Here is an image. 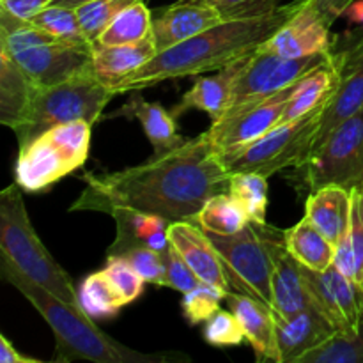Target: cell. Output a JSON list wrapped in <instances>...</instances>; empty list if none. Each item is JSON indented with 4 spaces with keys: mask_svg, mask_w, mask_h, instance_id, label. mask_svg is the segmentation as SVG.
<instances>
[{
    "mask_svg": "<svg viewBox=\"0 0 363 363\" xmlns=\"http://www.w3.org/2000/svg\"><path fill=\"white\" fill-rule=\"evenodd\" d=\"M84 181L71 213L110 215L113 209H135L170 222H191L209 199L229 191L230 174L206 131L142 165L110 174L89 172Z\"/></svg>",
    "mask_w": 363,
    "mask_h": 363,
    "instance_id": "cell-1",
    "label": "cell"
},
{
    "mask_svg": "<svg viewBox=\"0 0 363 363\" xmlns=\"http://www.w3.org/2000/svg\"><path fill=\"white\" fill-rule=\"evenodd\" d=\"M303 4L305 0H293L261 16L222 21L181 45L156 53L147 64L112 85L113 91L117 96L128 94L165 80L215 73L234 60L259 50V46L264 45L279 28H282Z\"/></svg>",
    "mask_w": 363,
    "mask_h": 363,
    "instance_id": "cell-2",
    "label": "cell"
},
{
    "mask_svg": "<svg viewBox=\"0 0 363 363\" xmlns=\"http://www.w3.org/2000/svg\"><path fill=\"white\" fill-rule=\"evenodd\" d=\"M0 272L6 282L16 287L28 303L41 314L55 335V362L87 360L96 363H181L190 357L179 351L140 353L106 335L91 315L77 305L59 300L45 287L32 282L16 266L0 259Z\"/></svg>",
    "mask_w": 363,
    "mask_h": 363,
    "instance_id": "cell-3",
    "label": "cell"
},
{
    "mask_svg": "<svg viewBox=\"0 0 363 363\" xmlns=\"http://www.w3.org/2000/svg\"><path fill=\"white\" fill-rule=\"evenodd\" d=\"M0 255L53 296L80 307L71 277L52 257L35 233L16 181L0 194Z\"/></svg>",
    "mask_w": 363,
    "mask_h": 363,
    "instance_id": "cell-4",
    "label": "cell"
},
{
    "mask_svg": "<svg viewBox=\"0 0 363 363\" xmlns=\"http://www.w3.org/2000/svg\"><path fill=\"white\" fill-rule=\"evenodd\" d=\"M116 96L112 85L99 80L91 67L52 87L35 89L27 113L13 128L18 149L27 147L39 135L60 124L77 121L98 123L105 106Z\"/></svg>",
    "mask_w": 363,
    "mask_h": 363,
    "instance_id": "cell-5",
    "label": "cell"
},
{
    "mask_svg": "<svg viewBox=\"0 0 363 363\" xmlns=\"http://www.w3.org/2000/svg\"><path fill=\"white\" fill-rule=\"evenodd\" d=\"M222 259L234 293L248 294L272 307V275L277 252L286 245V230L252 222L233 236L208 233Z\"/></svg>",
    "mask_w": 363,
    "mask_h": 363,
    "instance_id": "cell-6",
    "label": "cell"
},
{
    "mask_svg": "<svg viewBox=\"0 0 363 363\" xmlns=\"http://www.w3.org/2000/svg\"><path fill=\"white\" fill-rule=\"evenodd\" d=\"M91 128L85 121L60 124L20 149L14 177L21 190L28 194L48 190L80 169L89 158Z\"/></svg>",
    "mask_w": 363,
    "mask_h": 363,
    "instance_id": "cell-7",
    "label": "cell"
},
{
    "mask_svg": "<svg viewBox=\"0 0 363 363\" xmlns=\"http://www.w3.org/2000/svg\"><path fill=\"white\" fill-rule=\"evenodd\" d=\"M325 106L326 103L291 123H280L257 140L222 155L227 172H257L269 179L291 167L301 169L312 155Z\"/></svg>",
    "mask_w": 363,
    "mask_h": 363,
    "instance_id": "cell-8",
    "label": "cell"
},
{
    "mask_svg": "<svg viewBox=\"0 0 363 363\" xmlns=\"http://www.w3.org/2000/svg\"><path fill=\"white\" fill-rule=\"evenodd\" d=\"M303 179L312 190L339 184L351 188L363 184V108L344 121L315 149L303 167Z\"/></svg>",
    "mask_w": 363,
    "mask_h": 363,
    "instance_id": "cell-9",
    "label": "cell"
},
{
    "mask_svg": "<svg viewBox=\"0 0 363 363\" xmlns=\"http://www.w3.org/2000/svg\"><path fill=\"white\" fill-rule=\"evenodd\" d=\"M298 82L284 91L229 108L220 119L213 121L208 133L220 156L257 140L279 126Z\"/></svg>",
    "mask_w": 363,
    "mask_h": 363,
    "instance_id": "cell-10",
    "label": "cell"
},
{
    "mask_svg": "<svg viewBox=\"0 0 363 363\" xmlns=\"http://www.w3.org/2000/svg\"><path fill=\"white\" fill-rule=\"evenodd\" d=\"M332 53L311 57H282L268 50H255L241 77L238 78L229 108L291 87L312 69L321 66Z\"/></svg>",
    "mask_w": 363,
    "mask_h": 363,
    "instance_id": "cell-11",
    "label": "cell"
},
{
    "mask_svg": "<svg viewBox=\"0 0 363 363\" xmlns=\"http://www.w3.org/2000/svg\"><path fill=\"white\" fill-rule=\"evenodd\" d=\"M315 307L335 326L337 335H353L363 325V286L335 266L315 272L303 266Z\"/></svg>",
    "mask_w": 363,
    "mask_h": 363,
    "instance_id": "cell-12",
    "label": "cell"
},
{
    "mask_svg": "<svg viewBox=\"0 0 363 363\" xmlns=\"http://www.w3.org/2000/svg\"><path fill=\"white\" fill-rule=\"evenodd\" d=\"M333 18L319 0H305L301 9L259 48L282 57H311L332 53Z\"/></svg>",
    "mask_w": 363,
    "mask_h": 363,
    "instance_id": "cell-13",
    "label": "cell"
},
{
    "mask_svg": "<svg viewBox=\"0 0 363 363\" xmlns=\"http://www.w3.org/2000/svg\"><path fill=\"white\" fill-rule=\"evenodd\" d=\"M94 43L59 41L38 46L14 55L32 84L38 89L66 82L91 67Z\"/></svg>",
    "mask_w": 363,
    "mask_h": 363,
    "instance_id": "cell-14",
    "label": "cell"
},
{
    "mask_svg": "<svg viewBox=\"0 0 363 363\" xmlns=\"http://www.w3.org/2000/svg\"><path fill=\"white\" fill-rule=\"evenodd\" d=\"M340 77L335 94L326 103L321 124L315 133L312 152L328 138L337 126L363 108V38L339 52Z\"/></svg>",
    "mask_w": 363,
    "mask_h": 363,
    "instance_id": "cell-15",
    "label": "cell"
},
{
    "mask_svg": "<svg viewBox=\"0 0 363 363\" xmlns=\"http://www.w3.org/2000/svg\"><path fill=\"white\" fill-rule=\"evenodd\" d=\"M222 21V14L215 7L199 0H179L152 18L151 38L160 53L188 41Z\"/></svg>",
    "mask_w": 363,
    "mask_h": 363,
    "instance_id": "cell-16",
    "label": "cell"
},
{
    "mask_svg": "<svg viewBox=\"0 0 363 363\" xmlns=\"http://www.w3.org/2000/svg\"><path fill=\"white\" fill-rule=\"evenodd\" d=\"M275 315L280 363H300L305 354L318 350L337 335V330L318 307L293 315Z\"/></svg>",
    "mask_w": 363,
    "mask_h": 363,
    "instance_id": "cell-17",
    "label": "cell"
},
{
    "mask_svg": "<svg viewBox=\"0 0 363 363\" xmlns=\"http://www.w3.org/2000/svg\"><path fill=\"white\" fill-rule=\"evenodd\" d=\"M252 55H254V52L234 60L222 69L215 71L211 77L199 74L190 91L184 92L179 105L174 106V116H181L186 110H201V112L208 113L211 121L220 119L230 106L238 78L241 77Z\"/></svg>",
    "mask_w": 363,
    "mask_h": 363,
    "instance_id": "cell-18",
    "label": "cell"
},
{
    "mask_svg": "<svg viewBox=\"0 0 363 363\" xmlns=\"http://www.w3.org/2000/svg\"><path fill=\"white\" fill-rule=\"evenodd\" d=\"M170 245L184 257L201 282L220 287L227 294L233 293L223 272L222 259L211 238L194 222H172L169 227Z\"/></svg>",
    "mask_w": 363,
    "mask_h": 363,
    "instance_id": "cell-19",
    "label": "cell"
},
{
    "mask_svg": "<svg viewBox=\"0 0 363 363\" xmlns=\"http://www.w3.org/2000/svg\"><path fill=\"white\" fill-rule=\"evenodd\" d=\"M110 216L116 222L117 233L106 255H124L138 247L152 248L160 254L169 250L170 220L135 209H113Z\"/></svg>",
    "mask_w": 363,
    "mask_h": 363,
    "instance_id": "cell-20",
    "label": "cell"
},
{
    "mask_svg": "<svg viewBox=\"0 0 363 363\" xmlns=\"http://www.w3.org/2000/svg\"><path fill=\"white\" fill-rule=\"evenodd\" d=\"M225 300L230 311L240 319L247 342L254 350L257 362L280 363L275 315L272 307L248 294L234 293V291L227 294Z\"/></svg>",
    "mask_w": 363,
    "mask_h": 363,
    "instance_id": "cell-21",
    "label": "cell"
},
{
    "mask_svg": "<svg viewBox=\"0 0 363 363\" xmlns=\"http://www.w3.org/2000/svg\"><path fill=\"white\" fill-rule=\"evenodd\" d=\"M272 311L277 315H293L315 307L303 266L287 252L286 245L277 252L272 275Z\"/></svg>",
    "mask_w": 363,
    "mask_h": 363,
    "instance_id": "cell-22",
    "label": "cell"
},
{
    "mask_svg": "<svg viewBox=\"0 0 363 363\" xmlns=\"http://www.w3.org/2000/svg\"><path fill=\"white\" fill-rule=\"evenodd\" d=\"M130 117L137 119L145 131V137L151 142L155 155H163L172 149L183 145L184 138L177 133L176 116L160 103H149L138 94V91L131 92V98L126 105L121 106L116 113L110 117Z\"/></svg>",
    "mask_w": 363,
    "mask_h": 363,
    "instance_id": "cell-23",
    "label": "cell"
},
{
    "mask_svg": "<svg viewBox=\"0 0 363 363\" xmlns=\"http://www.w3.org/2000/svg\"><path fill=\"white\" fill-rule=\"evenodd\" d=\"M351 190L328 184L312 190L305 202V216L337 247L350 229Z\"/></svg>",
    "mask_w": 363,
    "mask_h": 363,
    "instance_id": "cell-24",
    "label": "cell"
},
{
    "mask_svg": "<svg viewBox=\"0 0 363 363\" xmlns=\"http://www.w3.org/2000/svg\"><path fill=\"white\" fill-rule=\"evenodd\" d=\"M339 77V52H333L321 66L312 69L311 73H307L298 82L296 89H294L293 96L287 103L286 112H284L282 123H291V121L307 116L312 110L328 103L330 98L335 94Z\"/></svg>",
    "mask_w": 363,
    "mask_h": 363,
    "instance_id": "cell-25",
    "label": "cell"
},
{
    "mask_svg": "<svg viewBox=\"0 0 363 363\" xmlns=\"http://www.w3.org/2000/svg\"><path fill=\"white\" fill-rule=\"evenodd\" d=\"M156 53L158 50H156L151 35L142 41L130 43V45L103 46L94 43L91 69L94 71L99 80L108 85H116L128 74L135 73L138 67L147 64Z\"/></svg>",
    "mask_w": 363,
    "mask_h": 363,
    "instance_id": "cell-26",
    "label": "cell"
},
{
    "mask_svg": "<svg viewBox=\"0 0 363 363\" xmlns=\"http://www.w3.org/2000/svg\"><path fill=\"white\" fill-rule=\"evenodd\" d=\"M35 89L20 64L0 48V123L4 126L13 130L23 119Z\"/></svg>",
    "mask_w": 363,
    "mask_h": 363,
    "instance_id": "cell-27",
    "label": "cell"
},
{
    "mask_svg": "<svg viewBox=\"0 0 363 363\" xmlns=\"http://www.w3.org/2000/svg\"><path fill=\"white\" fill-rule=\"evenodd\" d=\"M286 248L301 266L325 272L333 266L335 245L305 216L294 227L286 230Z\"/></svg>",
    "mask_w": 363,
    "mask_h": 363,
    "instance_id": "cell-28",
    "label": "cell"
},
{
    "mask_svg": "<svg viewBox=\"0 0 363 363\" xmlns=\"http://www.w3.org/2000/svg\"><path fill=\"white\" fill-rule=\"evenodd\" d=\"M191 222L206 233L233 236L250 223V216L241 202L225 191L209 199Z\"/></svg>",
    "mask_w": 363,
    "mask_h": 363,
    "instance_id": "cell-29",
    "label": "cell"
},
{
    "mask_svg": "<svg viewBox=\"0 0 363 363\" xmlns=\"http://www.w3.org/2000/svg\"><path fill=\"white\" fill-rule=\"evenodd\" d=\"M152 16L151 11L144 4V0L126 7L123 13L113 18L112 23L99 34L96 39L98 45L117 46L130 45V43L142 41L151 35Z\"/></svg>",
    "mask_w": 363,
    "mask_h": 363,
    "instance_id": "cell-30",
    "label": "cell"
},
{
    "mask_svg": "<svg viewBox=\"0 0 363 363\" xmlns=\"http://www.w3.org/2000/svg\"><path fill=\"white\" fill-rule=\"evenodd\" d=\"M78 301L92 319L116 318L124 307L123 300L106 279L105 272H96L85 277L78 289Z\"/></svg>",
    "mask_w": 363,
    "mask_h": 363,
    "instance_id": "cell-31",
    "label": "cell"
},
{
    "mask_svg": "<svg viewBox=\"0 0 363 363\" xmlns=\"http://www.w3.org/2000/svg\"><path fill=\"white\" fill-rule=\"evenodd\" d=\"M268 177L257 172L230 174L229 194L247 209L252 222L266 223L268 211Z\"/></svg>",
    "mask_w": 363,
    "mask_h": 363,
    "instance_id": "cell-32",
    "label": "cell"
},
{
    "mask_svg": "<svg viewBox=\"0 0 363 363\" xmlns=\"http://www.w3.org/2000/svg\"><path fill=\"white\" fill-rule=\"evenodd\" d=\"M32 25L43 28V30L50 32L52 35L59 38L60 41L67 43H91L85 38L84 30H82L80 20H78V13L74 7L66 6H52L45 7L41 13L35 14L30 20Z\"/></svg>",
    "mask_w": 363,
    "mask_h": 363,
    "instance_id": "cell-33",
    "label": "cell"
},
{
    "mask_svg": "<svg viewBox=\"0 0 363 363\" xmlns=\"http://www.w3.org/2000/svg\"><path fill=\"white\" fill-rule=\"evenodd\" d=\"M300 363H363V325L353 335H335Z\"/></svg>",
    "mask_w": 363,
    "mask_h": 363,
    "instance_id": "cell-34",
    "label": "cell"
},
{
    "mask_svg": "<svg viewBox=\"0 0 363 363\" xmlns=\"http://www.w3.org/2000/svg\"><path fill=\"white\" fill-rule=\"evenodd\" d=\"M137 2L140 0H92L82 4L80 7H77V13L85 38L91 43H96L99 34L112 23L117 14Z\"/></svg>",
    "mask_w": 363,
    "mask_h": 363,
    "instance_id": "cell-35",
    "label": "cell"
},
{
    "mask_svg": "<svg viewBox=\"0 0 363 363\" xmlns=\"http://www.w3.org/2000/svg\"><path fill=\"white\" fill-rule=\"evenodd\" d=\"M225 296L227 293L220 287L201 282L190 293L183 294V301H181L183 315L190 325L206 323L220 311V303L225 300Z\"/></svg>",
    "mask_w": 363,
    "mask_h": 363,
    "instance_id": "cell-36",
    "label": "cell"
},
{
    "mask_svg": "<svg viewBox=\"0 0 363 363\" xmlns=\"http://www.w3.org/2000/svg\"><path fill=\"white\" fill-rule=\"evenodd\" d=\"M103 272L124 305L133 303L144 293L145 280L123 255H106V268Z\"/></svg>",
    "mask_w": 363,
    "mask_h": 363,
    "instance_id": "cell-37",
    "label": "cell"
},
{
    "mask_svg": "<svg viewBox=\"0 0 363 363\" xmlns=\"http://www.w3.org/2000/svg\"><path fill=\"white\" fill-rule=\"evenodd\" d=\"M206 342L216 347L240 346L243 340H247L241 326L240 319L236 318L233 311H222L220 308L215 315L206 321L204 326Z\"/></svg>",
    "mask_w": 363,
    "mask_h": 363,
    "instance_id": "cell-38",
    "label": "cell"
},
{
    "mask_svg": "<svg viewBox=\"0 0 363 363\" xmlns=\"http://www.w3.org/2000/svg\"><path fill=\"white\" fill-rule=\"evenodd\" d=\"M59 41V38L43 30V28L35 27L30 21L18 25L11 32H0V48L9 53L11 57L18 55L21 52H27L30 48H38V46L52 45V43Z\"/></svg>",
    "mask_w": 363,
    "mask_h": 363,
    "instance_id": "cell-39",
    "label": "cell"
},
{
    "mask_svg": "<svg viewBox=\"0 0 363 363\" xmlns=\"http://www.w3.org/2000/svg\"><path fill=\"white\" fill-rule=\"evenodd\" d=\"M131 262L145 284L165 287V254L147 247H138L123 255Z\"/></svg>",
    "mask_w": 363,
    "mask_h": 363,
    "instance_id": "cell-40",
    "label": "cell"
},
{
    "mask_svg": "<svg viewBox=\"0 0 363 363\" xmlns=\"http://www.w3.org/2000/svg\"><path fill=\"white\" fill-rule=\"evenodd\" d=\"M199 284H201V279L195 275L183 255L170 245L169 250L165 252V287L186 294Z\"/></svg>",
    "mask_w": 363,
    "mask_h": 363,
    "instance_id": "cell-41",
    "label": "cell"
},
{
    "mask_svg": "<svg viewBox=\"0 0 363 363\" xmlns=\"http://www.w3.org/2000/svg\"><path fill=\"white\" fill-rule=\"evenodd\" d=\"M202 4L215 7L222 14L223 21L238 18H252L272 13L279 7V0H199Z\"/></svg>",
    "mask_w": 363,
    "mask_h": 363,
    "instance_id": "cell-42",
    "label": "cell"
},
{
    "mask_svg": "<svg viewBox=\"0 0 363 363\" xmlns=\"http://www.w3.org/2000/svg\"><path fill=\"white\" fill-rule=\"evenodd\" d=\"M354 259H357V280L363 286V184L351 188V213L347 229Z\"/></svg>",
    "mask_w": 363,
    "mask_h": 363,
    "instance_id": "cell-43",
    "label": "cell"
},
{
    "mask_svg": "<svg viewBox=\"0 0 363 363\" xmlns=\"http://www.w3.org/2000/svg\"><path fill=\"white\" fill-rule=\"evenodd\" d=\"M53 2L55 0H0V11L11 14L14 20L30 21L35 14Z\"/></svg>",
    "mask_w": 363,
    "mask_h": 363,
    "instance_id": "cell-44",
    "label": "cell"
},
{
    "mask_svg": "<svg viewBox=\"0 0 363 363\" xmlns=\"http://www.w3.org/2000/svg\"><path fill=\"white\" fill-rule=\"evenodd\" d=\"M0 362L2 363H41V360H35V358L21 354L20 351L9 342V339H7L4 333H0Z\"/></svg>",
    "mask_w": 363,
    "mask_h": 363,
    "instance_id": "cell-45",
    "label": "cell"
},
{
    "mask_svg": "<svg viewBox=\"0 0 363 363\" xmlns=\"http://www.w3.org/2000/svg\"><path fill=\"white\" fill-rule=\"evenodd\" d=\"M319 2H321L323 9L335 20V18L344 16L346 9L354 2V0H319Z\"/></svg>",
    "mask_w": 363,
    "mask_h": 363,
    "instance_id": "cell-46",
    "label": "cell"
},
{
    "mask_svg": "<svg viewBox=\"0 0 363 363\" xmlns=\"http://www.w3.org/2000/svg\"><path fill=\"white\" fill-rule=\"evenodd\" d=\"M344 16H347V20H350L351 23L363 25V0H354V2L346 9Z\"/></svg>",
    "mask_w": 363,
    "mask_h": 363,
    "instance_id": "cell-47",
    "label": "cell"
},
{
    "mask_svg": "<svg viewBox=\"0 0 363 363\" xmlns=\"http://www.w3.org/2000/svg\"><path fill=\"white\" fill-rule=\"evenodd\" d=\"M87 2H92V0H55L53 4H57V6H66V7H80L82 4H87Z\"/></svg>",
    "mask_w": 363,
    "mask_h": 363,
    "instance_id": "cell-48",
    "label": "cell"
}]
</instances>
